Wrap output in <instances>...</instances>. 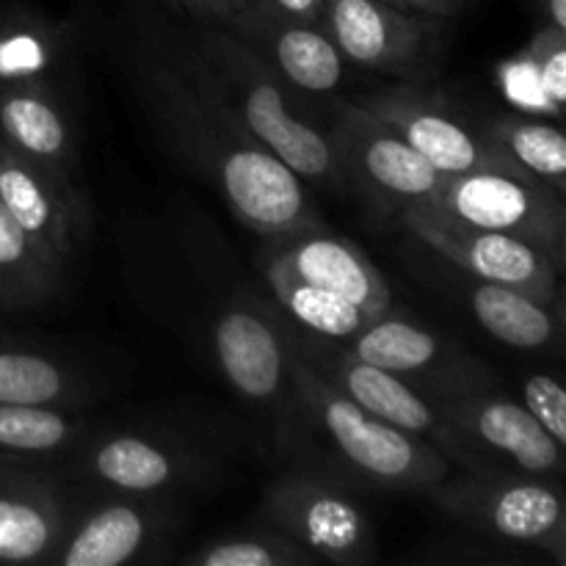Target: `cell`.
<instances>
[{"label": "cell", "instance_id": "ba28073f", "mask_svg": "<svg viewBox=\"0 0 566 566\" xmlns=\"http://www.w3.org/2000/svg\"><path fill=\"white\" fill-rule=\"evenodd\" d=\"M263 514L274 531L313 551L321 562L368 564L376 558L374 525L343 490L315 475H285L265 492Z\"/></svg>", "mask_w": 566, "mask_h": 566}, {"label": "cell", "instance_id": "cb8c5ba5", "mask_svg": "<svg viewBox=\"0 0 566 566\" xmlns=\"http://www.w3.org/2000/svg\"><path fill=\"white\" fill-rule=\"evenodd\" d=\"M265 276H269V285L274 291L276 302L293 315L302 326L318 332L326 337H354L357 332H363L365 326L374 324L381 315L368 313L359 304L348 302V298L337 296V293L326 291V287L313 285L307 280H298L291 271L280 269V265L269 263L265 265Z\"/></svg>", "mask_w": 566, "mask_h": 566}, {"label": "cell", "instance_id": "52a82bcc", "mask_svg": "<svg viewBox=\"0 0 566 566\" xmlns=\"http://www.w3.org/2000/svg\"><path fill=\"white\" fill-rule=\"evenodd\" d=\"M326 136L340 177L379 205L426 202L446 177L359 103H348Z\"/></svg>", "mask_w": 566, "mask_h": 566}, {"label": "cell", "instance_id": "603a6c76", "mask_svg": "<svg viewBox=\"0 0 566 566\" xmlns=\"http://www.w3.org/2000/svg\"><path fill=\"white\" fill-rule=\"evenodd\" d=\"M88 468L97 481L133 495L166 490L182 475V464L175 453L133 434L99 442L88 457Z\"/></svg>", "mask_w": 566, "mask_h": 566}, {"label": "cell", "instance_id": "e575fe53", "mask_svg": "<svg viewBox=\"0 0 566 566\" xmlns=\"http://www.w3.org/2000/svg\"><path fill=\"white\" fill-rule=\"evenodd\" d=\"M547 17V25L566 31V0H539Z\"/></svg>", "mask_w": 566, "mask_h": 566}, {"label": "cell", "instance_id": "e0dca14e", "mask_svg": "<svg viewBox=\"0 0 566 566\" xmlns=\"http://www.w3.org/2000/svg\"><path fill=\"white\" fill-rule=\"evenodd\" d=\"M227 28L252 44L293 88L326 94L340 86L346 59L324 28L274 20L254 9L232 17Z\"/></svg>", "mask_w": 566, "mask_h": 566}, {"label": "cell", "instance_id": "d6a6232c", "mask_svg": "<svg viewBox=\"0 0 566 566\" xmlns=\"http://www.w3.org/2000/svg\"><path fill=\"white\" fill-rule=\"evenodd\" d=\"M169 3L186 11L193 20L213 22V25H230L232 17H235L232 0H169Z\"/></svg>", "mask_w": 566, "mask_h": 566}, {"label": "cell", "instance_id": "d4e9b609", "mask_svg": "<svg viewBox=\"0 0 566 566\" xmlns=\"http://www.w3.org/2000/svg\"><path fill=\"white\" fill-rule=\"evenodd\" d=\"M481 133L517 160L528 175L545 182L551 191H566V142L556 125L528 116H495L481 125Z\"/></svg>", "mask_w": 566, "mask_h": 566}, {"label": "cell", "instance_id": "d6986e66", "mask_svg": "<svg viewBox=\"0 0 566 566\" xmlns=\"http://www.w3.org/2000/svg\"><path fill=\"white\" fill-rule=\"evenodd\" d=\"M0 142L55 175H72L75 144L50 86H0Z\"/></svg>", "mask_w": 566, "mask_h": 566}, {"label": "cell", "instance_id": "f546056e", "mask_svg": "<svg viewBox=\"0 0 566 566\" xmlns=\"http://www.w3.org/2000/svg\"><path fill=\"white\" fill-rule=\"evenodd\" d=\"M528 61L539 94L553 114H558L566 99V31L545 25V31L536 33L531 42Z\"/></svg>", "mask_w": 566, "mask_h": 566}, {"label": "cell", "instance_id": "d590c367", "mask_svg": "<svg viewBox=\"0 0 566 566\" xmlns=\"http://www.w3.org/2000/svg\"><path fill=\"white\" fill-rule=\"evenodd\" d=\"M25 473V468L20 464V457H11V453H0V481L17 479V475Z\"/></svg>", "mask_w": 566, "mask_h": 566}, {"label": "cell", "instance_id": "6da1fadb", "mask_svg": "<svg viewBox=\"0 0 566 566\" xmlns=\"http://www.w3.org/2000/svg\"><path fill=\"white\" fill-rule=\"evenodd\" d=\"M160 105L182 147L213 175L232 213L269 241L324 230L302 177L254 142L188 55L158 75Z\"/></svg>", "mask_w": 566, "mask_h": 566}, {"label": "cell", "instance_id": "2e32d148", "mask_svg": "<svg viewBox=\"0 0 566 566\" xmlns=\"http://www.w3.org/2000/svg\"><path fill=\"white\" fill-rule=\"evenodd\" d=\"M269 263L291 271L298 280L326 287L368 313H390L392 293L374 263L346 238L326 235V230L296 232L280 238Z\"/></svg>", "mask_w": 566, "mask_h": 566}, {"label": "cell", "instance_id": "f1b7e54d", "mask_svg": "<svg viewBox=\"0 0 566 566\" xmlns=\"http://www.w3.org/2000/svg\"><path fill=\"white\" fill-rule=\"evenodd\" d=\"M193 566H313L321 558L280 531L224 536L186 558Z\"/></svg>", "mask_w": 566, "mask_h": 566}, {"label": "cell", "instance_id": "7402d4cb", "mask_svg": "<svg viewBox=\"0 0 566 566\" xmlns=\"http://www.w3.org/2000/svg\"><path fill=\"white\" fill-rule=\"evenodd\" d=\"M470 307L495 340L525 352L547 348L562 329L558 315L551 313L553 304H542L525 293L492 282H481L470 293Z\"/></svg>", "mask_w": 566, "mask_h": 566}, {"label": "cell", "instance_id": "836d02e7", "mask_svg": "<svg viewBox=\"0 0 566 566\" xmlns=\"http://www.w3.org/2000/svg\"><path fill=\"white\" fill-rule=\"evenodd\" d=\"M392 6H401V9L420 11V14L429 17H453L462 9L464 0H387Z\"/></svg>", "mask_w": 566, "mask_h": 566}, {"label": "cell", "instance_id": "ffe728a7", "mask_svg": "<svg viewBox=\"0 0 566 566\" xmlns=\"http://www.w3.org/2000/svg\"><path fill=\"white\" fill-rule=\"evenodd\" d=\"M155 517L136 503H108L70 528L53 564L59 566H122L136 562L153 542Z\"/></svg>", "mask_w": 566, "mask_h": 566}, {"label": "cell", "instance_id": "484cf974", "mask_svg": "<svg viewBox=\"0 0 566 566\" xmlns=\"http://www.w3.org/2000/svg\"><path fill=\"white\" fill-rule=\"evenodd\" d=\"M61 59V36L28 14L0 17V86H48Z\"/></svg>", "mask_w": 566, "mask_h": 566}, {"label": "cell", "instance_id": "9c48e42d", "mask_svg": "<svg viewBox=\"0 0 566 566\" xmlns=\"http://www.w3.org/2000/svg\"><path fill=\"white\" fill-rule=\"evenodd\" d=\"M359 105L368 108L374 116H379L387 127H392L440 175L451 177L492 171V175H509L517 177V180L539 182L517 160L509 158L497 144H492L484 133L468 130L464 122L448 114L434 99L415 94L412 88L374 94V97L363 99Z\"/></svg>", "mask_w": 566, "mask_h": 566}, {"label": "cell", "instance_id": "5bb4252c", "mask_svg": "<svg viewBox=\"0 0 566 566\" xmlns=\"http://www.w3.org/2000/svg\"><path fill=\"white\" fill-rule=\"evenodd\" d=\"M0 205L36 241L66 260L75 249L83 205L70 177H61L0 142Z\"/></svg>", "mask_w": 566, "mask_h": 566}, {"label": "cell", "instance_id": "277c9868", "mask_svg": "<svg viewBox=\"0 0 566 566\" xmlns=\"http://www.w3.org/2000/svg\"><path fill=\"white\" fill-rule=\"evenodd\" d=\"M437 503L462 523L492 536L542 547L558 564H566V517L558 486L523 475L468 473L429 486Z\"/></svg>", "mask_w": 566, "mask_h": 566}, {"label": "cell", "instance_id": "9a60e30c", "mask_svg": "<svg viewBox=\"0 0 566 566\" xmlns=\"http://www.w3.org/2000/svg\"><path fill=\"white\" fill-rule=\"evenodd\" d=\"M213 348L227 381L252 401H271L291 381L287 368L296 346L260 310H227L216 324Z\"/></svg>", "mask_w": 566, "mask_h": 566}, {"label": "cell", "instance_id": "8992f818", "mask_svg": "<svg viewBox=\"0 0 566 566\" xmlns=\"http://www.w3.org/2000/svg\"><path fill=\"white\" fill-rule=\"evenodd\" d=\"M401 221L418 241L481 282L512 287L542 304H556L558 265L523 238L479 230L437 213L423 202L403 205Z\"/></svg>", "mask_w": 566, "mask_h": 566}, {"label": "cell", "instance_id": "44dd1931", "mask_svg": "<svg viewBox=\"0 0 566 566\" xmlns=\"http://www.w3.org/2000/svg\"><path fill=\"white\" fill-rule=\"evenodd\" d=\"M64 260L22 230L0 205V310H25L48 302Z\"/></svg>", "mask_w": 566, "mask_h": 566}, {"label": "cell", "instance_id": "ac0fdd59", "mask_svg": "<svg viewBox=\"0 0 566 566\" xmlns=\"http://www.w3.org/2000/svg\"><path fill=\"white\" fill-rule=\"evenodd\" d=\"M70 528L64 497L48 479L25 470L0 481V562L53 564Z\"/></svg>", "mask_w": 566, "mask_h": 566}, {"label": "cell", "instance_id": "7c38bea8", "mask_svg": "<svg viewBox=\"0 0 566 566\" xmlns=\"http://www.w3.org/2000/svg\"><path fill=\"white\" fill-rule=\"evenodd\" d=\"M352 357L412 381L429 396L481 390V365L434 332L385 313L352 337Z\"/></svg>", "mask_w": 566, "mask_h": 566}, {"label": "cell", "instance_id": "8fae6325", "mask_svg": "<svg viewBox=\"0 0 566 566\" xmlns=\"http://www.w3.org/2000/svg\"><path fill=\"white\" fill-rule=\"evenodd\" d=\"M315 365V363H313ZM315 368L332 381L340 392H346L354 403L365 409V412L376 415L385 423L396 426V429L407 431V434L420 437L429 446H434L448 462H457L468 473H490L468 448L459 442L453 434L451 423L434 398L415 387L412 381L401 379V376L381 370L376 365L363 363V359L352 357L348 352L332 354L329 359L318 363Z\"/></svg>", "mask_w": 566, "mask_h": 566}, {"label": "cell", "instance_id": "4fadbf2b", "mask_svg": "<svg viewBox=\"0 0 566 566\" xmlns=\"http://www.w3.org/2000/svg\"><path fill=\"white\" fill-rule=\"evenodd\" d=\"M324 31L352 64L403 72L412 70L437 28L434 17L387 0H326Z\"/></svg>", "mask_w": 566, "mask_h": 566}, {"label": "cell", "instance_id": "1f68e13d", "mask_svg": "<svg viewBox=\"0 0 566 566\" xmlns=\"http://www.w3.org/2000/svg\"><path fill=\"white\" fill-rule=\"evenodd\" d=\"M326 0H249V9L263 11L274 20L324 28Z\"/></svg>", "mask_w": 566, "mask_h": 566}, {"label": "cell", "instance_id": "4316f807", "mask_svg": "<svg viewBox=\"0 0 566 566\" xmlns=\"http://www.w3.org/2000/svg\"><path fill=\"white\" fill-rule=\"evenodd\" d=\"M83 423L55 403H0V453L44 457L81 440Z\"/></svg>", "mask_w": 566, "mask_h": 566}, {"label": "cell", "instance_id": "83f0119b", "mask_svg": "<svg viewBox=\"0 0 566 566\" xmlns=\"http://www.w3.org/2000/svg\"><path fill=\"white\" fill-rule=\"evenodd\" d=\"M75 381L44 354L0 346V403H66Z\"/></svg>", "mask_w": 566, "mask_h": 566}, {"label": "cell", "instance_id": "30bf717a", "mask_svg": "<svg viewBox=\"0 0 566 566\" xmlns=\"http://www.w3.org/2000/svg\"><path fill=\"white\" fill-rule=\"evenodd\" d=\"M453 434L464 448L495 470L486 457H503L528 475H553L564 468V446L553 440L534 420V415L509 398L490 396L486 390L440 392L431 396Z\"/></svg>", "mask_w": 566, "mask_h": 566}, {"label": "cell", "instance_id": "3957f363", "mask_svg": "<svg viewBox=\"0 0 566 566\" xmlns=\"http://www.w3.org/2000/svg\"><path fill=\"white\" fill-rule=\"evenodd\" d=\"M291 387L321 437L352 473L385 490H429L451 475V462L420 437L365 412L293 348Z\"/></svg>", "mask_w": 566, "mask_h": 566}, {"label": "cell", "instance_id": "7a4b0ae2", "mask_svg": "<svg viewBox=\"0 0 566 566\" xmlns=\"http://www.w3.org/2000/svg\"><path fill=\"white\" fill-rule=\"evenodd\" d=\"M191 59L243 130L298 177L321 182L340 177L329 136L293 114L287 83L252 44L232 31H205Z\"/></svg>", "mask_w": 566, "mask_h": 566}, {"label": "cell", "instance_id": "4dcf8cb0", "mask_svg": "<svg viewBox=\"0 0 566 566\" xmlns=\"http://www.w3.org/2000/svg\"><path fill=\"white\" fill-rule=\"evenodd\" d=\"M525 409L556 442H566V390L553 376H531L523 387Z\"/></svg>", "mask_w": 566, "mask_h": 566}, {"label": "cell", "instance_id": "5b68a950", "mask_svg": "<svg viewBox=\"0 0 566 566\" xmlns=\"http://www.w3.org/2000/svg\"><path fill=\"white\" fill-rule=\"evenodd\" d=\"M423 205L462 224L523 238L542 249L558 269H564V197L542 182L492 171L451 175L442 177L440 188Z\"/></svg>", "mask_w": 566, "mask_h": 566}, {"label": "cell", "instance_id": "8d00e7d4", "mask_svg": "<svg viewBox=\"0 0 566 566\" xmlns=\"http://www.w3.org/2000/svg\"><path fill=\"white\" fill-rule=\"evenodd\" d=\"M232 6H235V14H241L249 9V0H232Z\"/></svg>", "mask_w": 566, "mask_h": 566}]
</instances>
